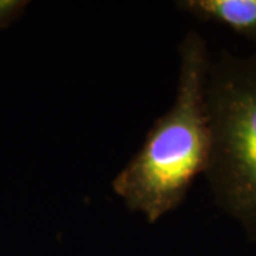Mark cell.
Wrapping results in <instances>:
<instances>
[{"instance_id": "7a4b0ae2", "label": "cell", "mask_w": 256, "mask_h": 256, "mask_svg": "<svg viewBox=\"0 0 256 256\" xmlns=\"http://www.w3.org/2000/svg\"><path fill=\"white\" fill-rule=\"evenodd\" d=\"M210 146L205 176L214 202L256 240V53L222 50L206 82Z\"/></svg>"}, {"instance_id": "277c9868", "label": "cell", "mask_w": 256, "mask_h": 256, "mask_svg": "<svg viewBox=\"0 0 256 256\" xmlns=\"http://www.w3.org/2000/svg\"><path fill=\"white\" fill-rule=\"evenodd\" d=\"M28 4L24 0H0V30L14 22L28 8Z\"/></svg>"}, {"instance_id": "6da1fadb", "label": "cell", "mask_w": 256, "mask_h": 256, "mask_svg": "<svg viewBox=\"0 0 256 256\" xmlns=\"http://www.w3.org/2000/svg\"><path fill=\"white\" fill-rule=\"evenodd\" d=\"M180 77L174 104L150 128L138 152L112 181V191L131 212L156 224L186 198L205 174L210 132L206 82L210 54L205 38L188 32L180 44Z\"/></svg>"}, {"instance_id": "3957f363", "label": "cell", "mask_w": 256, "mask_h": 256, "mask_svg": "<svg viewBox=\"0 0 256 256\" xmlns=\"http://www.w3.org/2000/svg\"><path fill=\"white\" fill-rule=\"evenodd\" d=\"M175 6L200 22L225 26L256 46V0H180Z\"/></svg>"}]
</instances>
